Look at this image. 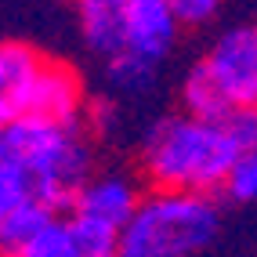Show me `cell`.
I'll return each mask as SVG.
<instances>
[{
  "label": "cell",
  "mask_w": 257,
  "mask_h": 257,
  "mask_svg": "<svg viewBox=\"0 0 257 257\" xmlns=\"http://www.w3.org/2000/svg\"><path fill=\"white\" fill-rule=\"evenodd\" d=\"M239 160L243 152L221 119H203L185 109L160 119L142 145V174L152 188L221 192Z\"/></svg>",
  "instance_id": "cell-1"
},
{
  "label": "cell",
  "mask_w": 257,
  "mask_h": 257,
  "mask_svg": "<svg viewBox=\"0 0 257 257\" xmlns=\"http://www.w3.org/2000/svg\"><path fill=\"white\" fill-rule=\"evenodd\" d=\"M0 156L22 163L37 181V199L51 210H73L76 192L91 178V145L80 127L58 123L37 112H26L4 123L0 131Z\"/></svg>",
  "instance_id": "cell-2"
},
{
  "label": "cell",
  "mask_w": 257,
  "mask_h": 257,
  "mask_svg": "<svg viewBox=\"0 0 257 257\" xmlns=\"http://www.w3.org/2000/svg\"><path fill=\"white\" fill-rule=\"evenodd\" d=\"M221 235V207L214 192L152 188L123 225L119 257H196Z\"/></svg>",
  "instance_id": "cell-3"
},
{
  "label": "cell",
  "mask_w": 257,
  "mask_h": 257,
  "mask_svg": "<svg viewBox=\"0 0 257 257\" xmlns=\"http://www.w3.org/2000/svg\"><path fill=\"white\" fill-rule=\"evenodd\" d=\"M203 65L214 73L232 105H257V22L221 33Z\"/></svg>",
  "instance_id": "cell-4"
},
{
  "label": "cell",
  "mask_w": 257,
  "mask_h": 257,
  "mask_svg": "<svg viewBox=\"0 0 257 257\" xmlns=\"http://www.w3.org/2000/svg\"><path fill=\"white\" fill-rule=\"evenodd\" d=\"M29 112L47 116V119H58V123H73V127L83 123V116H87L83 80H80V73L73 69L69 62L44 58L40 76H37V87H33Z\"/></svg>",
  "instance_id": "cell-5"
},
{
  "label": "cell",
  "mask_w": 257,
  "mask_h": 257,
  "mask_svg": "<svg viewBox=\"0 0 257 257\" xmlns=\"http://www.w3.org/2000/svg\"><path fill=\"white\" fill-rule=\"evenodd\" d=\"M178 15L170 8V0H127V47L131 55H138L152 65L167 58V51L178 40Z\"/></svg>",
  "instance_id": "cell-6"
},
{
  "label": "cell",
  "mask_w": 257,
  "mask_h": 257,
  "mask_svg": "<svg viewBox=\"0 0 257 257\" xmlns=\"http://www.w3.org/2000/svg\"><path fill=\"white\" fill-rule=\"evenodd\" d=\"M44 55L22 40H0V123L29 112Z\"/></svg>",
  "instance_id": "cell-7"
},
{
  "label": "cell",
  "mask_w": 257,
  "mask_h": 257,
  "mask_svg": "<svg viewBox=\"0 0 257 257\" xmlns=\"http://www.w3.org/2000/svg\"><path fill=\"white\" fill-rule=\"evenodd\" d=\"M142 203V192L127 174H98V178H87L83 188L76 192V214H94V217H105L112 225L123 228L127 221L134 217Z\"/></svg>",
  "instance_id": "cell-8"
},
{
  "label": "cell",
  "mask_w": 257,
  "mask_h": 257,
  "mask_svg": "<svg viewBox=\"0 0 257 257\" xmlns=\"http://www.w3.org/2000/svg\"><path fill=\"white\" fill-rule=\"evenodd\" d=\"M76 19L83 44L105 62L127 47V0H76Z\"/></svg>",
  "instance_id": "cell-9"
},
{
  "label": "cell",
  "mask_w": 257,
  "mask_h": 257,
  "mask_svg": "<svg viewBox=\"0 0 257 257\" xmlns=\"http://www.w3.org/2000/svg\"><path fill=\"white\" fill-rule=\"evenodd\" d=\"M58 214L40 199H26L8 214H0V257H22L26 246L37 239Z\"/></svg>",
  "instance_id": "cell-10"
},
{
  "label": "cell",
  "mask_w": 257,
  "mask_h": 257,
  "mask_svg": "<svg viewBox=\"0 0 257 257\" xmlns=\"http://www.w3.org/2000/svg\"><path fill=\"white\" fill-rule=\"evenodd\" d=\"M69 235L76 257H119L123 253V228L94 214H69Z\"/></svg>",
  "instance_id": "cell-11"
},
{
  "label": "cell",
  "mask_w": 257,
  "mask_h": 257,
  "mask_svg": "<svg viewBox=\"0 0 257 257\" xmlns=\"http://www.w3.org/2000/svg\"><path fill=\"white\" fill-rule=\"evenodd\" d=\"M181 109L192 112V116H203V119H225L235 105L225 98V91L217 87L214 73L207 69V65H192L181 83Z\"/></svg>",
  "instance_id": "cell-12"
},
{
  "label": "cell",
  "mask_w": 257,
  "mask_h": 257,
  "mask_svg": "<svg viewBox=\"0 0 257 257\" xmlns=\"http://www.w3.org/2000/svg\"><path fill=\"white\" fill-rule=\"evenodd\" d=\"M26 199H37V181H33V174L22 163L0 156V214H8L11 207H19Z\"/></svg>",
  "instance_id": "cell-13"
},
{
  "label": "cell",
  "mask_w": 257,
  "mask_h": 257,
  "mask_svg": "<svg viewBox=\"0 0 257 257\" xmlns=\"http://www.w3.org/2000/svg\"><path fill=\"white\" fill-rule=\"evenodd\" d=\"M152 76H156V65L131 55V51H119V55L109 58V80L119 91H145L152 83Z\"/></svg>",
  "instance_id": "cell-14"
},
{
  "label": "cell",
  "mask_w": 257,
  "mask_h": 257,
  "mask_svg": "<svg viewBox=\"0 0 257 257\" xmlns=\"http://www.w3.org/2000/svg\"><path fill=\"white\" fill-rule=\"evenodd\" d=\"M225 131L232 134V142L239 145V152H257V105H235L225 119Z\"/></svg>",
  "instance_id": "cell-15"
},
{
  "label": "cell",
  "mask_w": 257,
  "mask_h": 257,
  "mask_svg": "<svg viewBox=\"0 0 257 257\" xmlns=\"http://www.w3.org/2000/svg\"><path fill=\"white\" fill-rule=\"evenodd\" d=\"M225 192H228L235 203H253V199H257V152H246V156L235 163Z\"/></svg>",
  "instance_id": "cell-16"
},
{
  "label": "cell",
  "mask_w": 257,
  "mask_h": 257,
  "mask_svg": "<svg viewBox=\"0 0 257 257\" xmlns=\"http://www.w3.org/2000/svg\"><path fill=\"white\" fill-rule=\"evenodd\" d=\"M170 8H174V15H178V22L181 26H207L214 15H217V8H221V0H170Z\"/></svg>",
  "instance_id": "cell-17"
},
{
  "label": "cell",
  "mask_w": 257,
  "mask_h": 257,
  "mask_svg": "<svg viewBox=\"0 0 257 257\" xmlns=\"http://www.w3.org/2000/svg\"><path fill=\"white\" fill-rule=\"evenodd\" d=\"M116 105H112V101L109 98H98L94 101V105H87V116H83V123H91L98 134H109L112 127H116Z\"/></svg>",
  "instance_id": "cell-18"
},
{
  "label": "cell",
  "mask_w": 257,
  "mask_h": 257,
  "mask_svg": "<svg viewBox=\"0 0 257 257\" xmlns=\"http://www.w3.org/2000/svg\"><path fill=\"white\" fill-rule=\"evenodd\" d=\"M0 131H4V123H0Z\"/></svg>",
  "instance_id": "cell-19"
}]
</instances>
